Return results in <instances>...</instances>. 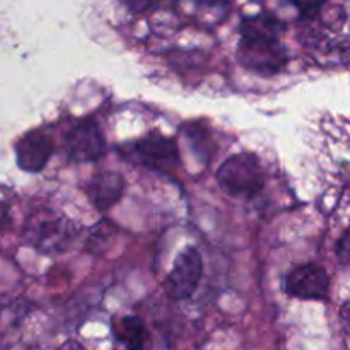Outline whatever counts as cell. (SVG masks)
<instances>
[{"instance_id":"11","label":"cell","mask_w":350,"mask_h":350,"mask_svg":"<svg viewBox=\"0 0 350 350\" xmlns=\"http://www.w3.org/2000/svg\"><path fill=\"white\" fill-rule=\"evenodd\" d=\"M62 241H65V229L62 224L48 221L38 226L34 231L33 243L44 252H53V245H60Z\"/></svg>"},{"instance_id":"5","label":"cell","mask_w":350,"mask_h":350,"mask_svg":"<svg viewBox=\"0 0 350 350\" xmlns=\"http://www.w3.org/2000/svg\"><path fill=\"white\" fill-rule=\"evenodd\" d=\"M68 157L75 163H96L106 152V139L98 123L91 118L75 123L65 135Z\"/></svg>"},{"instance_id":"1","label":"cell","mask_w":350,"mask_h":350,"mask_svg":"<svg viewBox=\"0 0 350 350\" xmlns=\"http://www.w3.org/2000/svg\"><path fill=\"white\" fill-rule=\"evenodd\" d=\"M217 183L232 197H255L265 185V176L258 157L243 152L226 159L217 170Z\"/></svg>"},{"instance_id":"2","label":"cell","mask_w":350,"mask_h":350,"mask_svg":"<svg viewBox=\"0 0 350 350\" xmlns=\"http://www.w3.org/2000/svg\"><path fill=\"white\" fill-rule=\"evenodd\" d=\"M122 150L133 163L142 164L149 170L171 171L180 164V150L176 142L159 133H149L142 139L133 140Z\"/></svg>"},{"instance_id":"14","label":"cell","mask_w":350,"mask_h":350,"mask_svg":"<svg viewBox=\"0 0 350 350\" xmlns=\"http://www.w3.org/2000/svg\"><path fill=\"white\" fill-rule=\"evenodd\" d=\"M123 3H125L129 9H132L133 12H144V10H147L149 7H152L154 0H123Z\"/></svg>"},{"instance_id":"6","label":"cell","mask_w":350,"mask_h":350,"mask_svg":"<svg viewBox=\"0 0 350 350\" xmlns=\"http://www.w3.org/2000/svg\"><path fill=\"white\" fill-rule=\"evenodd\" d=\"M286 293L297 299L321 301L327 297L330 277L323 267L317 263L297 265L286 275Z\"/></svg>"},{"instance_id":"9","label":"cell","mask_w":350,"mask_h":350,"mask_svg":"<svg viewBox=\"0 0 350 350\" xmlns=\"http://www.w3.org/2000/svg\"><path fill=\"white\" fill-rule=\"evenodd\" d=\"M113 335L126 350H146L149 334L146 323L139 317L126 314V317L113 318Z\"/></svg>"},{"instance_id":"15","label":"cell","mask_w":350,"mask_h":350,"mask_svg":"<svg viewBox=\"0 0 350 350\" xmlns=\"http://www.w3.org/2000/svg\"><path fill=\"white\" fill-rule=\"evenodd\" d=\"M57 350H88V349H85L81 342L67 340V342H64V344H62Z\"/></svg>"},{"instance_id":"3","label":"cell","mask_w":350,"mask_h":350,"mask_svg":"<svg viewBox=\"0 0 350 350\" xmlns=\"http://www.w3.org/2000/svg\"><path fill=\"white\" fill-rule=\"evenodd\" d=\"M238 62L260 75H273L287 64V53L280 40L241 38L236 51Z\"/></svg>"},{"instance_id":"12","label":"cell","mask_w":350,"mask_h":350,"mask_svg":"<svg viewBox=\"0 0 350 350\" xmlns=\"http://www.w3.org/2000/svg\"><path fill=\"white\" fill-rule=\"evenodd\" d=\"M349 246H350L349 231H344V234H342L340 239L337 241V256L344 265H347L349 263Z\"/></svg>"},{"instance_id":"10","label":"cell","mask_w":350,"mask_h":350,"mask_svg":"<svg viewBox=\"0 0 350 350\" xmlns=\"http://www.w3.org/2000/svg\"><path fill=\"white\" fill-rule=\"evenodd\" d=\"M286 26L280 19L270 14L246 17L241 23V38H256V40H279Z\"/></svg>"},{"instance_id":"7","label":"cell","mask_w":350,"mask_h":350,"mask_svg":"<svg viewBox=\"0 0 350 350\" xmlns=\"http://www.w3.org/2000/svg\"><path fill=\"white\" fill-rule=\"evenodd\" d=\"M55 147L50 137L41 130H31L16 144L17 166L26 173H40L46 167Z\"/></svg>"},{"instance_id":"4","label":"cell","mask_w":350,"mask_h":350,"mask_svg":"<svg viewBox=\"0 0 350 350\" xmlns=\"http://www.w3.org/2000/svg\"><path fill=\"white\" fill-rule=\"evenodd\" d=\"M202 256L197 248H185L176 256L173 263V270L164 280V291L171 299L183 301L188 299L197 291L198 282L202 279Z\"/></svg>"},{"instance_id":"8","label":"cell","mask_w":350,"mask_h":350,"mask_svg":"<svg viewBox=\"0 0 350 350\" xmlns=\"http://www.w3.org/2000/svg\"><path fill=\"white\" fill-rule=\"evenodd\" d=\"M123 191H125V180L122 174L115 171H105V173H96L89 181L88 197L98 211L105 212L122 200Z\"/></svg>"},{"instance_id":"13","label":"cell","mask_w":350,"mask_h":350,"mask_svg":"<svg viewBox=\"0 0 350 350\" xmlns=\"http://www.w3.org/2000/svg\"><path fill=\"white\" fill-rule=\"evenodd\" d=\"M12 224V215H10V205L7 202H0V232L7 231Z\"/></svg>"}]
</instances>
